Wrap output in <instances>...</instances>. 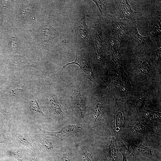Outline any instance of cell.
<instances>
[{
	"label": "cell",
	"mask_w": 161,
	"mask_h": 161,
	"mask_svg": "<svg viewBox=\"0 0 161 161\" xmlns=\"http://www.w3.org/2000/svg\"><path fill=\"white\" fill-rule=\"evenodd\" d=\"M61 161H70L69 159L65 155H64L61 158Z\"/></svg>",
	"instance_id": "cell-30"
},
{
	"label": "cell",
	"mask_w": 161,
	"mask_h": 161,
	"mask_svg": "<svg viewBox=\"0 0 161 161\" xmlns=\"http://www.w3.org/2000/svg\"><path fill=\"white\" fill-rule=\"evenodd\" d=\"M38 128L45 135L53 136L61 139L78 134L81 129L80 125L79 124L74 125H66L60 131L56 132L47 131L39 127Z\"/></svg>",
	"instance_id": "cell-4"
},
{
	"label": "cell",
	"mask_w": 161,
	"mask_h": 161,
	"mask_svg": "<svg viewBox=\"0 0 161 161\" xmlns=\"http://www.w3.org/2000/svg\"><path fill=\"white\" fill-rule=\"evenodd\" d=\"M125 117L123 106L120 102L115 103L114 110V119L112 130L114 134H118L121 129L124 127Z\"/></svg>",
	"instance_id": "cell-3"
},
{
	"label": "cell",
	"mask_w": 161,
	"mask_h": 161,
	"mask_svg": "<svg viewBox=\"0 0 161 161\" xmlns=\"http://www.w3.org/2000/svg\"><path fill=\"white\" fill-rule=\"evenodd\" d=\"M131 36L136 44H141L145 40L146 37H144L140 35L138 33L137 29L136 22H135V25L133 28L131 32Z\"/></svg>",
	"instance_id": "cell-18"
},
{
	"label": "cell",
	"mask_w": 161,
	"mask_h": 161,
	"mask_svg": "<svg viewBox=\"0 0 161 161\" xmlns=\"http://www.w3.org/2000/svg\"><path fill=\"white\" fill-rule=\"evenodd\" d=\"M18 43L17 40L14 37H12L10 45L11 50L13 52H18L19 50Z\"/></svg>",
	"instance_id": "cell-24"
},
{
	"label": "cell",
	"mask_w": 161,
	"mask_h": 161,
	"mask_svg": "<svg viewBox=\"0 0 161 161\" xmlns=\"http://www.w3.org/2000/svg\"><path fill=\"white\" fill-rule=\"evenodd\" d=\"M144 115L150 121L161 122V113L147 110L145 112Z\"/></svg>",
	"instance_id": "cell-17"
},
{
	"label": "cell",
	"mask_w": 161,
	"mask_h": 161,
	"mask_svg": "<svg viewBox=\"0 0 161 161\" xmlns=\"http://www.w3.org/2000/svg\"><path fill=\"white\" fill-rule=\"evenodd\" d=\"M15 137L18 143L20 145L28 148L33 147L32 141L26 137L18 133H15Z\"/></svg>",
	"instance_id": "cell-15"
},
{
	"label": "cell",
	"mask_w": 161,
	"mask_h": 161,
	"mask_svg": "<svg viewBox=\"0 0 161 161\" xmlns=\"http://www.w3.org/2000/svg\"><path fill=\"white\" fill-rule=\"evenodd\" d=\"M116 139L111 138L107 148V161H119L117 145Z\"/></svg>",
	"instance_id": "cell-8"
},
{
	"label": "cell",
	"mask_w": 161,
	"mask_h": 161,
	"mask_svg": "<svg viewBox=\"0 0 161 161\" xmlns=\"http://www.w3.org/2000/svg\"><path fill=\"white\" fill-rule=\"evenodd\" d=\"M93 1L95 2L96 4L97 7V11L98 12V11L102 15V4L101 2L100 1H96V0H93Z\"/></svg>",
	"instance_id": "cell-28"
},
{
	"label": "cell",
	"mask_w": 161,
	"mask_h": 161,
	"mask_svg": "<svg viewBox=\"0 0 161 161\" xmlns=\"http://www.w3.org/2000/svg\"><path fill=\"white\" fill-rule=\"evenodd\" d=\"M134 161H141L140 160H135Z\"/></svg>",
	"instance_id": "cell-31"
},
{
	"label": "cell",
	"mask_w": 161,
	"mask_h": 161,
	"mask_svg": "<svg viewBox=\"0 0 161 161\" xmlns=\"http://www.w3.org/2000/svg\"><path fill=\"white\" fill-rule=\"evenodd\" d=\"M161 48L157 49L155 52L154 60L156 63H158L160 60Z\"/></svg>",
	"instance_id": "cell-25"
},
{
	"label": "cell",
	"mask_w": 161,
	"mask_h": 161,
	"mask_svg": "<svg viewBox=\"0 0 161 161\" xmlns=\"http://www.w3.org/2000/svg\"><path fill=\"white\" fill-rule=\"evenodd\" d=\"M38 142L41 145L43 148L48 151H53L54 149V146L49 139L44 137H40L38 138Z\"/></svg>",
	"instance_id": "cell-19"
},
{
	"label": "cell",
	"mask_w": 161,
	"mask_h": 161,
	"mask_svg": "<svg viewBox=\"0 0 161 161\" xmlns=\"http://www.w3.org/2000/svg\"><path fill=\"white\" fill-rule=\"evenodd\" d=\"M76 58L74 61L62 66L63 67L61 70L60 73L68 65L73 64H77L80 67L84 75L96 85V80L90 66L89 58L79 54L78 52H76Z\"/></svg>",
	"instance_id": "cell-1"
},
{
	"label": "cell",
	"mask_w": 161,
	"mask_h": 161,
	"mask_svg": "<svg viewBox=\"0 0 161 161\" xmlns=\"http://www.w3.org/2000/svg\"><path fill=\"white\" fill-rule=\"evenodd\" d=\"M0 161H3L0 160Z\"/></svg>",
	"instance_id": "cell-32"
},
{
	"label": "cell",
	"mask_w": 161,
	"mask_h": 161,
	"mask_svg": "<svg viewBox=\"0 0 161 161\" xmlns=\"http://www.w3.org/2000/svg\"><path fill=\"white\" fill-rule=\"evenodd\" d=\"M24 88V86L22 85L18 87L12 89L7 94V95L10 98L13 99L15 98L18 96V94L20 93V92L23 90Z\"/></svg>",
	"instance_id": "cell-21"
},
{
	"label": "cell",
	"mask_w": 161,
	"mask_h": 161,
	"mask_svg": "<svg viewBox=\"0 0 161 161\" xmlns=\"http://www.w3.org/2000/svg\"><path fill=\"white\" fill-rule=\"evenodd\" d=\"M30 106L32 114L35 116H47L41 110L36 100L33 98L30 100Z\"/></svg>",
	"instance_id": "cell-14"
},
{
	"label": "cell",
	"mask_w": 161,
	"mask_h": 161,
	"mask_svg": "<svg viewBox=\"0 0 161 161\" xmlns=\"http://www.w3.org/2000/svg\"><path fill=\"white\" fill-rule=\"evenodd\" d=\"M151 28V32H153L154 33L155 32L157 34V33H160V23L159 24L157 23H155L152 25Z\"/></svg>",
	"instance_id": "cell-26"
},
{
	"label": "cell",
	"mask_w": 161,
	"mask_h": 161,
	"mask_svg": "<svg viewBox=\"0 0 161 161\" xmlns=\"http://www.w3.org/2000/svg\"><path fill=\"white\" fill-rule=\"evenodd\" d=\"M111 45L112 59L114 65L120 74L126 77V75L123 67L121 56L118 50L117 45L116 47L115 44L112 43Z\"/></svg>",
	"instance_id": "cell-7"
},
{
	"label": "cell",
	"mask_w": 161,
	"mask_h": 161,
	"mask_svg": "<svg viewBox=\"0 0 161 161\" xmlns=\"http://www.w3.org/2000/svg\"><path fill=\"white\" fill-rule=\"evenodd\" d=\"M140 69L141 73L146 75L149 72V67L148 64L144 61L141 62L140 64Z\"/></svg>",
	"instance_id": "cell-23"
},
{
	"label": "cell",
	"mask_w": 161,
	"mask_h": 161,
	"mask_svg": "<svg viewBox=\"0 0 161 161\" xmlns=\"http://www.w3.org/2000/svg\"><path fill=\"white\" fill-rule=\"evenodd\" d=\"M125 141L129 146L131 147L133 150L143 156L147 157L152 161H160L158 154L155 151L148 147L143 145L141 143L136 145L131 143L126 136Z\"/></svg>",
	"instance_id": "cell-6"
},
{
	"label": "cell",
	"mask_w": 161,
	"mask_h": 161,
	"mask_svg": "<svg viewBox=\"0 0 161 161\" xmlns=\"http://www.w3.org/2000/svg\"><path fill=\"white\" fill-rule=\"evenodd\" d=\"M128 151L131 152L129 151V149H127L126 150V151L125 150L124 151H121V153L122 154L123 156L122 161H128L127 158V155Z\"/></svg>",
	"instance_id": "cell-29"
},
{
	"label": "cell",
	"mask_w": 161,
	"mask_h": 161,
	"mask_svg": "<svg viewBox=\"0 0 161 161\" xmlns=\"http://www.w3.org/2000/svg\"><path fill=\"white\" fill-rule=\"evenodd\" d=\"M12 153L18 161H38L35 157L21 151H13Z\"/></svg>",
	"instance_id": "cell-12"
},
{
	"label": "cell",
	"mask_w": 161,
	"mask_h": 161,
	"mask_svg": "<svg viewBox=\"0 0 161 161\" xmlns=\"http://www.w3.org/2000/svg\"><path fill=\"white\" fill-rule=\"evenodd\" d=\"M33 67L40 70L43 74L37 62L25 58H18L13 61L12 68H16L20 67Z\"/></svg>",
	"instance_id": "cell-10"
},
{
	"label": "cell",
	"mask_w": 161,
	"mask_h": 161,
	"mask_svg": "<svg viewBox=\"0 0 161 161\" xmlns=\"http://www.w3.org/2000/svg\"><path fill=\"white\" fill-rule=\"evenodd\" d=\"M80 88L81 86L79 85L74 89L71 97V103L72 107L75 109L77 113L84 119L86 106L81 95Z\"/></svg>",
	"instance_id": "cell-2"
},
{
	"label": "cell",
	"mask_w": 161,
	"mask_h": 161,
	"mask_svg": "<svg viewBox=\"0 0 161 161\" xmlns=\"http://www.w3.org/2000/svg\"><path fill=\"white\" fill-rule=\"evenodd\" d=\"M105 80L107 85L109 86L112 90L116 91L119 93H123L125 91V87L122 81L115 77L112 78L109 76L106 77Z\"/></svg>",
	"instance_id": "cell-9"
},
{
	"label": "cell",
	"mask_w": 161,
	"mask_h": 161,
	"mask_svg": "<svg viewBox=\"0 0 161 161\" xmlns=\"http://www.w3.org/2000/svg\"><path fill=\"white\" fill-rule=\"evenodd\" d=\"M120 3L121 13L123 17L125 18H131L135 13L131 9L127 1H121Z\"/></svg>",
	"instance_id": "cell-11"
},
{
	"label": "cell",
	"mask_w": 161,
	"mask_h": 161,
	"mask_svg": "<svg viewBox=\"0 0 161 161\" xmlns=\"http://www.w3.org/2000/svg\"><path fill=\"white\" fill-rule=\"evenodd\" d=\"M131 131L137 134L145 133L149 132V128L145 126L140 123H137L130 126Z\"/></svg>",
	"instance_id": "cell-20"
},
{
	"label": "cell",
	"mask_w": 161,
	"mask_h": 161,
	"mask_svg": "<svg viewBox=\"0 0 161 161\" xmlns=\"http://www.w3.org/2000/svg\"><path fill=\"white\" fill-rule=\"evenodd\" d=\"M46 104L48 109L50 116L58 120L64 118V113L61 106L56 95H52L47 99Z\"/></svg>",
	"instance_id": "cell-5"
},
{
	"label": "cell",
	"mask_w": 161,
	"mask_h": 161,
	"mask_svg": "<svg viewBox=\"0 0 161 161\" xmlns=\"http://www.w3.org/2000/svg\"><path fill=\"white\" fill-rule=\"evenodd\" d=\"M83 159V161H93L91 155L87 152H84Z\"/></svg>",
	"instance_id": "cell-27"
},
{
	"label": "cell",
	"mask_w": 161,
	"mask_h": 161,
	"mask_svg": "<svg viewBox=\"0 0 161 161\" xmlns=\"http://www.w3.org/2000/svg\"><path fill=\"white\" fill-rule=\"evenodd\" d=\"M104 102L103 99L98 100L94 105L93 113L95 122H96L102 114L104 108Z\"/></svg>",
	"instance_id": "cell-13"
},
{
	"label": "cell",
	"mask_w": 161,
	"mask_h": 161,
	"mask_svg": "<svg viewBox=\"0 0 161 161\" xmlns=\"http://www.w3.org/2000/svg\"><path fill=\"white\" fill-rule=\"evenodd\" d=\"M146 100V97L144 95H142L138 98L135 105V107L137 112L140 111L143 107Z\"/></svg>",
	"instance_id": "cell-22"
},
{
	"label": "cell",
	"mask_w": 161,
	"mask_h": 161,
	"mask_svg": "<svg viewBox=\"0 0 161 161\" xmlns=\"http://www.w3.org/2000/svg\"><path fill=\"white\" fill-rule=\"evenodd\" d=\"M114 26L117 33L119 39H121L125 33L126 29L124 24L117 19L114 18Z\"/></svg>",
	"instance_id": "cell-16"
}]
</instances>
